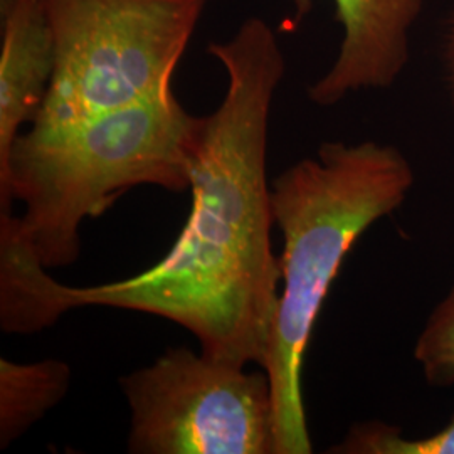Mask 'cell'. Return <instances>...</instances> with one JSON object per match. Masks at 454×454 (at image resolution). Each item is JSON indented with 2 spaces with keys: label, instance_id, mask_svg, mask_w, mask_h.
Segmentation results:
<instances>
[{
  "label": "cell",
  "instance_id": "1",
  "mask_svg": "<svg viewBox=\"0 0 454 454\" xmlns=\"http://www.w3.org/2000/svg\"><path fill=\"white\" fill-rule=\"evenodd\" d=\"M209 52L227 90L204 118L191 174L192 207L170 253L144 273L52 293L56 317L82 307L133 309L187 328L209 357L262 367L278 307L271 249L268 125L285 56L268 22L251 17Z\"/></svg>",
  "mask_w": 454,
  "mask_h": 454
},
{
  "label": "cell",
  "instance_id": "2",
  "mask_svg": "<svg viewBox=\"0 0 454 454\" xmlns=\"http://www.w3.org/2000/svg\"><path fill=\"white\" fill-rule=\"evenodd\" d=\"M204 118L174 91L66 125H31L0 177V238L16 236L46 268L80 256V227L137 185L191 191Z\"/></svg>",
  "mask_w": 454,
  "mask_h": 454
},
{
  "label": "cell",
  "instance_id": "3",
  "mask_svg": "<svg viewBox=\"0 0 454 454\" xmlns=\"http://www.w3.org/2000/svg\"><path fill=\"white\" fill-rule=\"evenodd\" d=\"M414 180L399 148L367 140L326 142L271 182L283 285L262 371L273 392L276 454L311 453L301 369L313 326L352 246L404 204Z\"/></svg>",
  "mask_w": 454,
  "mask_h": 454
},
{
  "label": "cell",
  "instance_id": "4",
  "mask_svg": "<svg viewBox=\"0 0 454 454\" xmlns=\"http://www.w3.org/2000/svg\"><path fill=\"white\" fill-rule=\"evenodd\" d=\"M56 66L31 125H66L172 91L207 0H43Z\"/></svg>",
  "mask_w": 454,
  "mask_h": 454
},
{
  "label": "cell",
  "instance_id": "5",
  "mask_svg": "<svg viewBox=\"0 0 454 454\" xmlns=\"http://www.w3.org/2000/svg\"><path fill=\"white\" fill-rule=\"evenodd\" d=\"M130 406L129 453L276 454L268 373L168 348L120 380Z\"/></svg>",
  "mask_w": 454,
  "mask_h": 454
},
{
  "label": "cell",
  "instance_id": "6",
  "mask_svg": "<svg viewBox=\"0 0 454 454\" xmlns=\"http://www.w3.org/2000/svg\"><path fill=\"white\" fill-rule=\"evenodd\" d=\"M341 27L340 48L330 69L309 86L320 106L337 105L350 93L389 88L409 61L411 31L424 0H332ZM309 0H296L300 16Z\"/></svg>",
  "mask_w": 454,
  "mask_h": 454
},
{
  "label": "cell",
  "instance_id": "7",
  "mask_svg": "<svg viewBox=\"0 0 454 454\" xmlns=\"http://www.w3.org/2000/svg\"><path fill=\"white\" fill-rule=\"evenodd\" d=\"M0 177L20 129L39 114L56 66L43 0H0Z\"/></svg>",
  "mask_w": 454,
  "mask_h": 454
},
{
  "label": "cell",
  "instance_id": "8",
  "mask_svg": "<svg viewBox=\"0 0 454 454\" xmlns=\"http://www.w3.org/2000/svg\"><path fill=\"white\" fill-rule=\"evenodd\" d=\"M71 369L61 360L17 364L0 358V446L9 448L65 397Z\"/></svg>",
  "mask_w": 454,
  "mask_h": 454
},
{
  "label": "cell",
  "instance_id": "9",
  "mask_svg": "<svg viewBox=\"0 0 454 454\" xmlns=\"http://www.w3.org/2000/svg\"><path fill=\"white\" fill-rule=\"evenodd\" d=\"M328 453L454 454V414L439 431L424 438H406L399 427L386 422H358Z\"/></svg>",
  "mask_w": 454,
  "mask_h": 454
},
{
  "label": "cell",
  "instance_id": "10",
  "mask_svg": "<svg viewBox=\"0 0 454 454\" xmlns=\"http://www.w3.org/2000/svg\"><path fill=\"white\" fill-rule=\"evenodd\" d=\"M412 354L427 384L454 386V283L429 315Z\"/></svg>",
  "mask_w": 454,
  "mask_h": 454
},
{
  "label": "cell",
  "instance_id": "11",
  "mask_svg": "<svg viewBox=\"0 0 454 454\" xmlns=\"http://www.w3.org/2000/svg\"><path fill=\"white\" fill-rule=\"evenodd\" d=\"M446 58H448V71H450V82H451V91H453L454 99V14L451 17V26H450V34H448Z\"/></svg>",
  "mask_w": 454,
  "mask_h": 454
}]
</instances>
